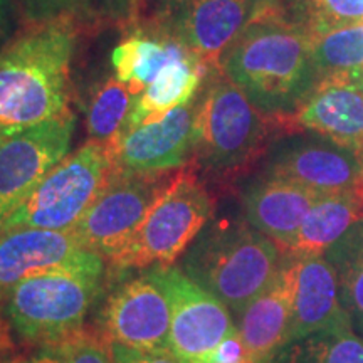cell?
Wrapping results in <instances>:
<instances>
[{"label": "cell", "mask_w": 363, "mask_h": 363, "mask_svg": "<svg viewBox=\"0 0 363 363\" xmlns=\"http://www.w3.org/2000/svg\"><path fill=\"white\" fill-rule=\"evenodd\" d=\"M274 0H163V33L180 40L211 69L222 54Z\"/></svg>", "instance_id": "cell-10"}, {"label": "cell", "mask_w": 363, "mask_h": 363, "mask_svg": "<svg viewBox=\"0 0 363 363\" xmlns=\"http://www.w3.org/2000/svg\"><path fill=\"white\" fill-rule=\"evenodd\" d=\"M76 116L72 111L0 140V222L69 155Z\"/></svg>", "instance_id": "cell-12"}, {"label": "cell", "mask_w": 363, "mask_h": 363, "mask_svg": "<svg viewBox=\"0 0 363 363\" xmlns=\"http://www.w3.org/2000/svg\"><path fill=\"white\" fill-rule=\"evenodd\" d=\"M26 363H66V358L56 345H51V347H40L38 355L26 360Z\"/></svg>", "instance_id": "cell-30"}, {"label": "cell", "mask_w": 363, "mask_h": 363, "mask_svg": "<svg viewBox=\"0 0 363 363\" xmlns=\"http://www.w3.org/2000/svg\"><path fill=\"white\" fill-rule=\"evenodd\" d=\"M272 11L316 38L362 22L363 0H274Z\"/></svg>", "instance_id": "cell-24"}, {"label": "cell", "mask_w": 363, "mask_h": 363, "mask_svg": "<svg viewBox=\"0 0 363 363\" xmlns=\"http://www.w3.org/2000/svg\"><path fill=\"white\" fill-rule=\"evenodd\" d=\"M104 2L111 4V6H118V4H128L130 0H104Z\"/></svg>", "instance_id": "cell-34"}, {"label": "cell", "mask_w": 363, "mask_h": 363, "mask_svg": "<svg viewBox=\"0 0 363 363\" xmlns=\"http://www.w3.org/2000/svg\"><path fill=\"white\" fill-rule=\"evenodd\" d=\"M150 274L170 299V352L182 363H201L235 328L230 311L179 267H152Z\"/></svg>", "instance_id": "cell-9"}, {"label": "cell", "mask_w": 363, "mask_h": 363, "mask_svg": "<svg viewBox=\"0 0 363 363\" xmlns=\"http://www.w3.org/2000/svg\"><path fill=\"white\" fill-rule=\"evenodd\" d=\"M111 350L116 363H182L172 352H140L116 343H111Z\"/></svg>", "instance_id": "cell-29"}, {"label": "cell", "mask_w": 363, "mask_h": 363, "mask_svg": "<svg viewBox=\"0 0 363 363\" xmlns=\"http://www.w3.org/2000/svg\"><path fill=\"white\" fill-rule=\"evenodd\" d=\"M311 48L321 78L331 72H363V21L311 38Z\"/></svg>", "instance_id": "cell-26"}, {"label": "cell", "mask_w": 363, "mask_h": 363, "mask_svg": "<svg viewBox=\"0 0 363 363\" xmlns=\"http://www.w3.org/2000/svg\"><path fill=\"white\" fill-rule=\"evenodd\" d=\"M177 170L140 174L113 169L101 192L72 229L86 249L113 266L142 227L150 208L165 192Z\"/></svg>", "instance_id": "cell-8"}, {"label": "cell", "mask_w": 363, "mask_h": 363, "mask_svg": "<svg viewBox=\"0 0 363 363\" xmlns=\"http://www.w3.org/2000/svg\"><path fill=\"white\" fill-rule=\"evenodd\" d=\"M264 174L321 195L350 192L363 187V155L323 136L296 138L274 150Z\"/></svg>", "instance_id": "cell-15"}, {"label": "cell", "mask_w": 363, "mask_h": 363, "mask_svg": "<svg viewBox=\"0 0 363 363\" xmlns=\"http://www.w3.org/2000/svg\"><path fill=\"white\" fill-rule=\"evenodd\" d=\"M56 347L66 358V363H116L110 340L104 333L83 328Z\"/></svg>", "instance_id": "cell-27"}, {"label": "cell", "mask_w": 363, "mask_h": 363, "mask_svg": "<svg viewBox=\"0 0 363 363\" xmlns=\"http://www.w3.org/2000/svg\"><path fill=\"white\" fill-rule=\"evenodd\" d=\"M192 54L180 40L158 29L157 33L130 34L111 52L115 78L131 91L142 94L163 71Z\"/></svg>", "instance_id": "cell-20"}, {"label": "cell", "mask_w": 363, "mask_h": 363, "mask_svg": "<svg viewBox=\"0 0 363 363\" xmlns=\"http://www.w3.org/2000/svg\"><path fill=\"white\" fill-rule=\"evenodd\" d=\"M135 96L116 78L106 79L89 101L86 128L89 140L110 145L128 120Z\"/></svg>", "instance_id": "cell-25"}, {"label": "cell", "mask_w": 363, "mask_h": 363, "mask_svg": "<svg viewBox=\"0 0 363 363\" xmlns=\"http://www.w3.org/2000/svg\"><path fill=\"white\" fill-rule=\"evenodd\" d=\"M72 17L34 22L0 45V140L69 111Z\"/></svg>", "instance_id": "cell-2"}, {"label": "cell", "mask_w": 363, "mask_h": 363, "mask_svg": "<svg viewBox=\"0 0 363 363\" xmlns=\"http://www.w3.org/2000/svg\"><path fill=\"white\" fill-rule=\"evenodd\" d=\"M199 94L158 120L121 131L108 145L118 170L157 174L179 170L197 147Z\"/></svg>", "instance_id": "cell-13"}, {"label": "cell", "mask_w": 363, "mask_h": 363, "mask_svg": "<svg viewBox=\"0 0 363 363\" xmlns=\"http://www.w3.org/2000/svg\"><path fill=\"white\" fill-rule=\"evenodd\" d=\"M0 363H26V358H22L21 355H16V353H12V355L0 358Z\"/></svg>", "instance_id": "cell-33"}, {"label": "cell", "mask_w": 363, "mask_h": 363, "mask_svg": "<svg viewBox=\"0 0 363 363\" xmlns=\"http://www.w3.org/2000/svg\"><path fill=\"white\" fill-rule=\"evenodd\" d=\"M101 278L43 272L22 279L6 294V315L26 342L51 347L84 328Z\"/></svg>", "instance_id": "cell-7"}, {"label": "cell", "mask_w": 363, "mask_h": 363, "mask_svg": "<svg viewBox=\"0 0 363 363\" xmlns=\"http://www.w3.org/2000/svg\"><path fill=\"white\" fill-rule=\"evenodd\" d=\"M208 72L211 67L194 52L175 62L163 71L142 94L135 96L133 108L121 131L158 120L175 108L192 101L202 89Z\"/></svg>", "instance_id": "cell-21"}, {"label": "cell", "mask_w": 363, "mask_h": 363, "mask_svg": "<svg viewBox=\"0 0 363 363\" xmlns=\"http://www.w3.org/2000/svg\"><path fill=\"white\" fill-rule=\"evenodd\" d=\"M170 299L148 272L126 281L103 313L104 337L140 352H170Z\"/></svg>", "instance_id": "cell-14"}, {"label": "cell", "mask_w": 363, "mask_h": 363, "mask_svg": "<svg viewBox=\"0 0 363 363\" xmlns=\"http://www.w3.org/2000/svg\"><path fill=\"white\" fill-rule=\"evenodd\" d=\"M323 197L294 182L264 174L244 190V216L249 225L289 254L308 212Z\"/></svg>", "instance_id": "cell-18"}, {"label": "cell", "mask_w": 363, "mask_h": 363, "mask_svg": "<svg viewBox=\"0 0 363 363\" xmlns=\"http://www.w3.org/2000/svg\"><path fill=\"white\" fill-rule=\"evenodd\" d=\"M43 272L103 278L104 259L86 249L72 230L22 227L0 233V299L22 279Z\"/></svg>", "instance_id": "cell-11"}, {"label": "cell", "mask_w": 363, "mask_h": 363, "mask_svg": "<svg viewBox=\"0 0 363 363\" xmlns=\"http://www.w3.org/2000/svg\"><path fill=\"white\" fill-rule=\"evenodd\" d=\"M298 126L363 155V72H331L293 116Z\"/></svg>", "instance_id": "cell-16"}, {"label": "cell", "mask_w": 363, "mask_h": 363, "mask_svg": "<svg viewBox=\"0 0 363 363\" xmlns=\"http://www.w3.org/2000/svg\"><path fill=\"white\" fill-rule=\"evenodd\" d=\"M217 69L269 118L296 115L321 79L310 34L272 7L227 48Z\"/></svg>", "instance_id": "cell-1"}, {"label": "cell", "mask_w": 363, "mask_h": 363, "mask_svg": "<svg viewBox=\"0 0 363 363\" xmlns=\"http://www.w3.org/2000/svg\"><path fill=\"white\" fill-rule=\"evenodd\" d=\"M348 320L340 299L338 279L325 254L296 256L294 320L289 343Z\"/></svg>", "instance_id": "cell-19"}, {"label": "cell", "mask_w": 363, "mask_h": 363, "mask_svg": "<svg viewBox=\"0 0 363 363\" xmlns=\"http://www.w3.org/2000/svg\"><path fill=\"white\" fill-rule=\"evenodd\" d=\"M83 0H21L27 16L34 22L72 17L78 12Z\"/></svg>", "instance_id": "cell-28"}, {"label": "cell", "mask_w": 363, "mask_h": 363, "mask_svg": "<svg viewBox=\"0 0 363 363\" xmlns=\"http://www.w3.org/2000/svg\"><path fill=\"white\" fill-rule=\"evenodd\" d=\"M12 29V9L9 0H0V45L7 43Z\"/></svg>", "instance_id": "cell-31"}, {"label": "cell", "mask_w": 363, "mask_h": 363, "mask_svg": "<svg viewBox=\"0 0 363 363\" xmlns=\"http://www.w3.org/2000/svg\"><path fill=\"white\" fill-rule=\"evenodd\" d=\"M214 197L192 170H177L113 267H169L190 247L214 212Z\"/></svg>", "instance_id": "cell-6"}, {"label": "cell", "mask_w": 363, "mask_h": 363, "mask_svg": "<svg viewBox=\"0 0 363 363\" xmlns=\"http://www.w3.org/2000/svg\"><path fill=\"white\" fill-rule=\"evenodd\" d=\"M288 256L246 220L208 229L189 249L182 266L190 279L238 318L278 278Z\"/></svg>", "instance_id": "cell-3"}, {"label": "cell", "mask_w": 363, "mask_h": 363, "mask_svg": "<svg viewBox=\"0 0 363 363\" xmlns=\"http://www.w3.org/2000/svg\"><path fill=\"white\" fill-rule=\"evenodd\" d=\"M296 256L289 254L278 278L238 316V330L254 363H271L289 343L294 320Z\"/></svg>", "instance_id": "cell-17"}, {"label": "cell", "mask_w": 363, "mask_h": 363, "mask_svg": "<svg viewBox=\"0 0 363 363\" xmlns=\"http://www.w3.org/2000/svg\"><path fill=\"white\" fill-rule=\"evenodd\" d=\"M13 353V342L11 337V330H9L7 321L0 316V358L12 355Z\"/></svg>", "instance_id": "cell-32"}, {"label": "cell", "mask_w": 363, "mask_h": 363, "mask_svg": "<svg viewBox=\"0 0 363 363\" xmlns=\"http://www.w3.org/2000/svg\"><path fill=\"white\" fill-rule=\"evenodd\" d=\"M113 158L106 143L88 140L62 158L43 182L0 222L9 229L72 230L110 179Z\"/></svg>", "instance_id": "cell-5"}, {"label": "cell", "mask_w": 363, "mask_h": 363, "mask_svg": "<svg viewBox=\"0 0 363 363\" xmlns=\"http://www.w3.org/2000/svg\"><path fill=\"white\" fill-rule=\"evenodd\" d=\"M271 363H363V338L345 321L284 345Z\"/></svg>", "instance_id": "cell-22"}, {"label": "cell", "mask_w": 363, "mask_h": 363, "mask_svg": "<svg viewBox=\"0 0 363 363\" xmlns=\"http://www.w3.org/2000/svg\"><path fill=\"white\" fill-rule=\"evenodd\" d=\"M325 256L337 272L343 310L363 338V220L345 233Z\"/></svg>", "instance_id": "cell-23"}, {"label": "cell", "mask_w": 363, "mask_h": 363, "mask_svg": "<svg viewBox=\"0 0 363 363\" xmlns=\"http://www.w3.org/2000/svg\"><path fill=\"white\" fill-rule=\"evenodd\" d=\"M267 118L238 86L216 72L199 94L194 158L219 179L240 174L264 152Z\"/></svg>", "instance_id": "cell-4"}]
</instances>
